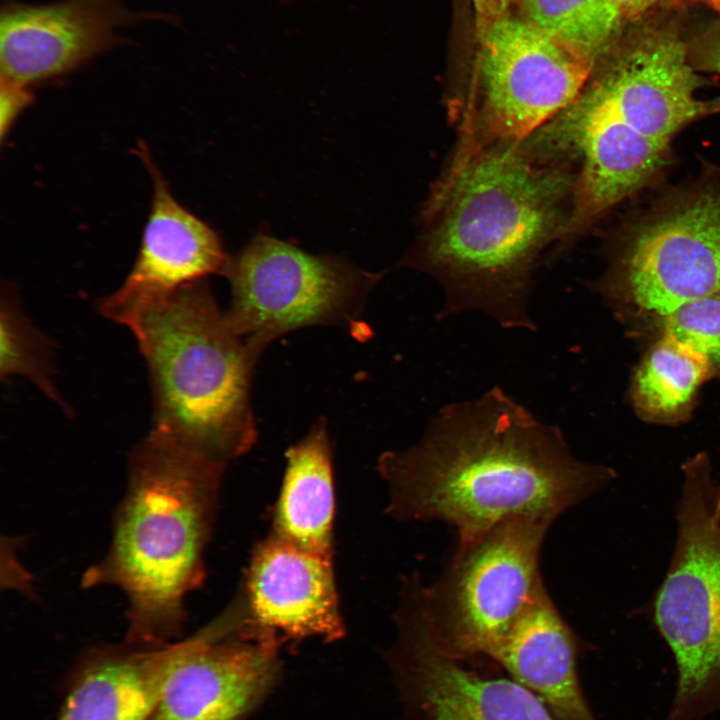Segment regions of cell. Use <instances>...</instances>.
Returning a JSON list of instances; mask_svg holds the SVG:
<instances>
[{
	"label": "cell",
	"instance_id": "277c9868",
	"mask_svg": "<svg viewBox=\"0 0 720 720\" xmlns=\"http://www.w3.org/2000/svg\"><path fill=\"white\" fill-rule=\"evenodd\" d=\"M149 372L152 429L227 464L255 443L250 387L260 356L203 280L143 309L130 323Z\"/></svg>",
	"mask_w": 720,
	"mask_h": 720
},
{
	"label": "cell",
	"instance_id": "2e32d148",
	"mask_svg": "<svg viewBox=\"0 0 720 720\" xmlns=\"http://www.w3.org/2000/svg\"><path fill=\"white\" fill-rule=\"evenodd\" d=\"M578 639L546 589L489 657L534 693L556 720H596L583 694Z\"/></svg>",
	"mask_w": 720,
	"mask_h": 720
},
{
	"label": "cell",
	"instance_id": "6da1fadb",
	"mask_svg": "<svg viewBox=\"0 0 720 720\" xmlns=\"http://www.w3.org/2000/svg\"><path fill=\"white\" fill-rule=\"evenodd\" d=\"M377 471L388 514L444 522L458 542L514 516L555 520L615 477L577 459L557 426L499 387L441 408L415 445L384 452Z\"/></svg>",
	"mask_w": 720,
	"mask_h": 720
},
{
	"label": "cell",
	"instance_id": "52a82bcc",
	"mask_svg": "<svg viewBox=\"0 0 720 720\" xmlns=\"http://www.w3.org/2000/svg\"><path fill=\"white\" fill-rule=\"evenodd\" d=\"M223 274L231 287L226 311L235 331L260 354L299 328L329 325L368 336L362 316L381 274L343 257L314 255L266 234L229 257Z\"/></svg>",
	"mask_w": 720,
	"mask_h": 720
},
{
	"label": "cell",
	"instance_id": "5b68a950",
	"mask_svg": "<svg viewBox=\"0 0 720 720\" xmlns=\"http://www.w3.org/2000/svg\"><path fill=\"white\" fill-rule=\"evenodd\" d=\"M677 539L653 602L677 684L668 720H702L720 709V515L709 458L683 466Z\"/></svg>",
	"mask_w": 720,
	"mask_h": 720
},
{
	"label": "cell",
	"instance_id": "d6986e66",
	"mask_svg": "<svg viewBox=\"0 0 720 720\" xmlns=\"http://www.w3.org/2000/svg\"><path fill=\"white\" fill-rule=\"evenodd\" d=\"M713 376L703 355L663 334L634 374L631 386L634 408L649 422H680L689 416L700 386Z\"/></svg>",
	"mask_w": 720,
	"mask_h": 720
},
{
	"label": "cell",
	"instance_id": "484cf974",
	"mask_svg": "<svg viewBox=\"0 0 720 720\" xmlns=\"http://www.w3.org/2000/svg\"><path fill=\"white\" fill-rule=\"evenodd\" d=\"M663 0H610L622 21H635Z\"/></svg>",
	"mask_w": 720,
	"mask_h": 720
},
{
	"label": "cell",
	"instance_id": "d4e9b609",
	"mask_svg": "<svg viewBox=\"0 0 720 720\" xmlns=\"http://www.w3.org/2000/svg\"><path fill=\"white\" fill-rule=\"evenodd\" d=\"M690 60L696 70L720 74V33L702 40L690 52ZM716 112L720 111V99L715 100Z\"/></svg>",
	"mask_w": 720,
	"mask_h": 720
},
{
	"label": "cell",
	"instance_id": "3957f363",
	"mask_svg": "<svg viewBox=\"0 0 720 720\" xmlns=\"http://www.w3.org/2000/svg\"><path fill=\"white\" fill-rule=\"evenodd\" d=\"M225 465L155 429L132 450L109 550L82 579L125 594L131 643L161 646L180 634L184 601L205 575Z\"/></svg>",
	"mask_w": 720,
	"mask_h": 720
},
{
	"label": "cell",
	"instance_id": "44dd1931",
	"mask_svg": "<svg viewBox=\"0 0 720 720\" xmlns=\"http://www.w3.org/2000/svg\"><path fill=\"white\" fill-rule=\"evenodd\" d=\"M0 339L1 378L28 379L65 413H70L54 381V345L27 317L16 289L9 283L1 288Z\"/></svg>",
	"mask_w": 720,
	"mask_h": 720
},
{
	"label": "cell",
	"instance_id": "cb8c5ba5",
	"mask_svg": "<svg viewBox=\"0 0 720 720\" xmlns=\"http://www.w3.org/2000/svg\"><path fill=\"white\" fill-rule=\"evenodd\" d=\"M474 7L477 43L480 44L490 30L509 16L515 0H471Z\"/></svg>",
	"mask_w": 720,
	"mask_h": 720
},
{
	"label": "cell",
	"instance_id": "9a60e30c",
	"mask_svg": "<svg viewBox=\"0 0 720 720\" xmlns=\"http://www.w3.org/2000/svg\"><path fill=\"white\" fill-rule=\"evenodd\" d=\"M138 16L121 0L7 4L0 20L1 79L29 87L62 75L117 41Z\"/></svg>",
	"mask_w": 720,
	"mask_h": 720
},
{
	"label": "cell",
	"instance_id": "ac0fdd59",
	"mask_svg": "<svg viewBox=\"0 0 720 720\" xmlns=\"http://www.w3.org/2000/svg\"><path fill=\"white\" fill-rule=\"evenodd\" d=\"M284 477L272 517V534L333 556L335 493L332 445L324 419L286 451Z\"/></svg>",
	"mask_w": 720,
	"mask_h": 720
},
{
	"label": "cell",
	"instance_id": "83f0119b",
	"mask_svg": "<svg viewBox=\"0 0 720 720\" xmlns=\"http://www.w3.org/2000/svg\"><path fill=\"white\" fill-rule=\"evenodd\" d=\"M717 511L720 515V486L718 487V492H717Z\"/></svg>",
	"mask_w": 720,
	"mask_h": 720
},
{
	"label": "cell",
	"instance_id": "7402d4cb",
	"mask_svg": "<svg viewBox=\"0 0 720 720\" xmlns=\"http://www.w3.org/2000/svg\"><path fill=\"white\" fill-rule=\"evenodd\" d=\"M663 330L703 355L720 377V292L681 305L663 317Z\"/></svg>",
	"mask_w": 720,
	"mask_h": 720
},
{
	"label": "cell",
	"instance_id": "8992f818",
	"mask_svg": "<svg viewBox=\"0 0 720 720\" xmlns=\"http://www.w3.org/2000/svg\"><path fill=\"white\" fill-rule=\"evenodd\" d=\"M553 521L510 517L458 542L433 584L424 585L416 574L404 579L440 645L462 658L491 656L546 589L539 559Z\"/></svg>",
	"mask_w": 720,
	"mask_h": 720
},
{
	"label": "cell",
	"instance_id": "30bf717a",
	"mask_svg": "<svg viewBox=\"0 0 720 720\" xmlns=\"http://www.w3.org/2000/svg\"><path fill=\"white\" fill-rule=\"evenodd\" d=\"M279 641L256 630L235 598L179 642L176 663L148 720H242L279 670Z\"/></svg>",
	"mask_w": 720,
	"mask_h": 720
},
{
	"label": "cell",
	"instance_id": "ba28073f",
	"mask_svg": "<svg viewBox=\"0 0 720 720\" xmlns=\"http://www.w3.org/2000/svg\"><path fill=\"white\" fill-rule=\"evenodd\" d=\"M594 68L510 14L478 44L473 86L456 104L461 136L526 139L577 98Z\"/></svg>",
	"mask_w": 720,
	"mask_h": 720
},
{
	"label": "cell",
	"instance_id": "603a6c76",
	"mask_svg": "<svg viewBox=\"0 0 720 720\" xmlns=\"http://www.w3.org/2000/svg\"><path fill=\"white\" fill-rule=\"evenodd\" d=\"M32 102L28 87L1 79L0 87V128L3 139L18 115Z\"/></svg>",
	"mask_w": 720,
	"mask_h": 720
},
{
	"label": "cell",
	"instance_id": "4316f807",
	"mask_svg": "<svg viewBox=\"0 0 720 720\" xmlns=\"http://www.w3.org/2000/svg\"><path fill=\"white\" fill-rule=\"evenodd\" d=\"M720 13V0H697Z\"/></svg>",
	"mask_w": 720,
	"mask_h": 720
},
{
	"label": "cell",
	"instance_id": "9c48e42d",
	"mask_svg": "<svg viewBox=\"0 0 720 720\" xmlns=\"http://www.w3.org/2000/svg\"><path fill=\"white\" fill-rule=\"evenodd\" d=\"M602 289L661 318L720 292V186L702 183L680 191L636 223Z\"/></svg>",
	"mask_w": 720,
	"mask_h": 720
},
{
	"label": "cell",
	"instance_id": "7a4b0ae2",
	"mask_svg": "<svg viewBox=\"0 0 720 720\" xmlns=\"http://www.w3.org/2000/svg\"><path fill=\"white\" fill-rule=\"evenodd\" d=\"M575 181L570 165L541 157L526 139L461 137L401 264L439 281L444 315L480 310L505 328L534 330L532 275L544 250L565 240Z\"/></svg>",
	"mask_w": 720,
	"mask_h": 720
},
{
	"label": "cell",
	"instance_id": "e0dca14e",
	"mask_svg": "<svg viewBox=\"0 0 720 720\" xmlns=\"http://www.w3.org/2000/svg\"><path fill=\"white\" fill-rule=\"evenodd\" d=\"M179 653V643L108 655L68 694L58 720H148Z\"/></svg>",
	"mask_w": 720,
	"mask_h": 720
},
{
	"label": "cell",
	"instance_id": "7c38bea8",
	"mask_svg": "<svg viewBox=\"0 0 720 720\" xmlns=\"http://www.w3.org/2000/svg\"><path fill=\"white\" fill-rule=\"evenodd\" d=\"M391 662L428 720H556L514 679L484 677L464 666L428 629L419 607L401 593Z\"/></svg>",
	"mask_w": 720,
	"mask_h": 720
},
{
	"label": "cell",
	"instance_id": "4fadbf2b",
	"mask_svg": "<svg viewBox=\"0 0 720 720\" xmlns=\"http://www.w3.org/2000/svg\"><path fill=\"white\" fill-rule=\"evenodd\" d=\"M139 152L153 179L140 250L122 285L97 304L104 317L126 327L143 309L181 287L223 274L229 260L218 235L173 197L144 146Z\"/></svg>",
	"mask_w": 720,
	"mask_h": 720
},
{
	"label": "cell",
	"instance_id": "5bb4252c",
	"mask_svg": "<svg viewBox=\"0 0 720 720\" xmlns=\"http://www.w3.org/2000/svg\"><path fill=\"white\" fill-rule=\"evenodd\" d=\"M238 596L250 624L279 642L344 635L333 556L272 533L255 546Z\"/></svg>",
	"mask_w": 720,
	"mask_h": 720
},
{
	"label": "cell",
	"instance_id": "ffe728a7",
	"mask_svg": "<svg viewBox=\"0 0 720 720\" xmlns=\"http://www.w3.org/2000/svg\"><path fill=\"white\" fill-rule=\"evenodd\" d=\"M515 3L520 18L595 66L623 23L610 0H515Z\"/></svg>",
	"mask_w": 720,
	"mask_h": 720
},
{
	"label": "cell",
	"instance_id": "8fae6325",
	"mask_svg": "<svg viewBox=\"0 0 720 720\" xmlns=\"http://www.w3.org/2000/svg\"><path fill=\"white\" fill-rule=\"evenodd\" d=\"M699 86L680 34L652 27L596 65L581 94L636 132L670 147L680 130L715 112V101L696 97Z\"/></svg>",
	"mask_w": 720,
	"mask_h": 720
}]
</instances>
